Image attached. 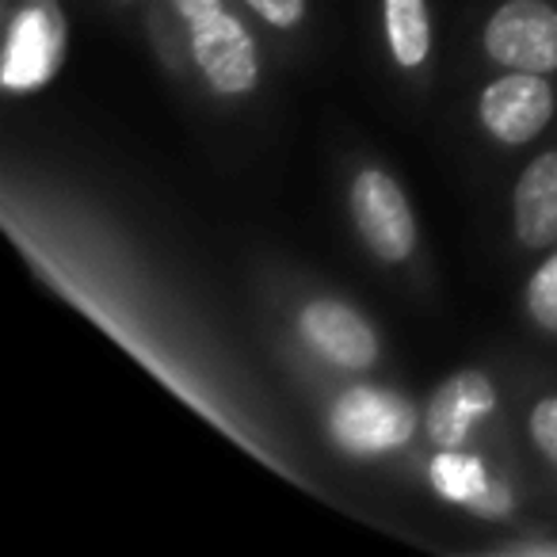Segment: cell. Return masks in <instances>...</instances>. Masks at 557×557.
Here are the masks:
<instances>
[{"label": "cell", "mask_w": 557, "mask_h": 557, "mask_svg": "<svg viewBox=\"0 0 557 557\" xmlns=\"http://www.w3.org/2000/svg\"><path fill=\"white\" fill-rule=\"evenodd\" d=\"M496 405H500V389H496L493 374L481 367H462V371H450L420 405L424 412L420 432L432 443V450L470 447L478 428L496 412Z\"/></svg>", "instance_id": "obj_7"}, {"label": "cell", "mask_w": 557, "mask_h": 557, "mask_svg": "<svg viewBox=\"0 0 557 557\" xmlns=\"http://www.w3.org/2000/svg\"><path fill=\"white\" fill-rule=\"evenodd\" d=\"M424 428L409 394L379 382H348L325 405V435L351 462H382L405 450Z\"/></svg>", "instance_id": "obj_1"}, {"label": "cell", "mask_w": 557, "mask_h": 557, "mask_svg": "<svg viewBox=\"0 0 557 557\" xmlns=\"http://www.w3.org/2000/svg\"><path fill=\"white\" fill-rule=\"evenodd\" d=\"M295 336L318 363L341 374H367L382 359V336L367 313L336 295H310L295 310Z\"/></svg>", "instance_id": "obj_4"}, {"label": "cell", "mask_w": 557, "mask_h": 557, "mask_svg": "<svg viewBox=\"0 0 557 557\" xmlns=\"http://www.w3.org/2000/svg\"><path fill=\"white\" fill-rule=\"evenodd\" d=\"M527 440L539 458L557 470V394H542L527 412Z\"/></svg>", "instance_id": "obj_13"}, {"label": "cell", "mask_w": 557, "mask_h": 557, "mask_svg": "<svg viewBox=\"0 0 557 557\" xmlns=\"http://www.w3.org/2000/svg\"><path fill=\"white\" fill-rule=\"evenodd\" d=\"M428 485H432V493L440 500L458 504L466 511H478L485 519H504L516 508L508 481L496 478L485 466V458L473 455L470 447L435 450L428 458Z\"/></svg>", "instance_id": "obj_9"}, {"label": "cell", "mask_w": 557, "mask_h": 557, "mask_svg": "<svg viewBox=\"0 0 557 557\" xmlns=\"http://www.w3.org/2000/svg\"><path fill=\"white\" fill-rule=\"evenodd\" d=\"M230 0H169V9H172V20L180 24V32H184L191 20H199V16H207V12H218V9H225Z\"/></svg>", "instance_id": "obj_15"}, {"label": "cell", "mask_w": 557, "mask_h": 557, "mask_svg": "<svg viewBox=\"0 0 557 557\" xmlns=\"http://www.w3.org/2000/svg\"><path fill=\"white\" fill-rule=\"evenodd\" d=\"M348 218L359 245L386 268H401L420 248V222L405 184L382 164H359L348 184Z\"/></svg>", "instance_id": "obj_3"}, {"label": "cell", "mask_w": 557, "mask_h": 557, "mask_svg": "<svg viewBox=\"0 0 557 557\" xmlns=\"http://www.w3.org/2000/svg\"><path fill=\"white\" fill-rule=\"evenodd\" d=\"M184 50L191 73L202 81L214 100L240 103L252 100L256 88L263 81V58H260V39L245 24L240 12H233L230 4L207 16L191 20L184 27Z\"/></svg>", "instance_id": "obj_2"}, {"label": "cell", "mask_w": 557, "mask_h": 557, "mask_svg": "<svg viewBox=\"0 0 557 557\" xmlns=\"http://www.w3.org/2000/svg\"><path fill=\"white\" fill-rule=\"evenodd\" d=\"M511 240L523 252L557 248V146L534 153L511 180Z\"/></svg>", "instance_id": "obj_10"}, {"label": "cell", "mask_w": 557, "mask_h": 557, "mask_svg": "<svg viewBox=\"0 0 557 557\" xmlns=\"http://www.w3.org/2000/svg\"><path fill=\"white\" fill-rule=\"evenodd\" d=\"M240 4L248 9V16L278 35H295L310 16V0H240Z\"/></svg>", "instance_id": "obj_14"}, {"label": "cell", "mask_w": 557, "mask_h": 557, "mask_svg": "<svg viewBox=\"0 0 557 557\" xmlns=\"http://www.w3.org/2000/svg\"><path fill=\"white\" fill-rule=\"evenodd\" d=\"M481 54L496 70L557 73V4L554 0H500L481 24Z\"/></svg>", "instance_id": "obj_6"}, {"label": "cell", "mask_w": 557, "mask_h": 557, "mask_svg": "<svg viewBox=\"0 0 557 557\" xmlns=\"http://www.w3.org/2000/svg\"><path fill=\"white\" fill-rule=\"evenodd\" d=\"M473 115L488 141L500 149H519L539 141L557 115V88L546 73L504 70L485 81L473 100Z\"/></svg>", "instance_id": "obj_5"}, {"label": "cell", "mask_w": 557, "mask_h": 557, "mask_svg": "<svg viewBox=\"0 0 557 557\" xmlns=\"http://www.w3.org/2000/svg\"><path fill=\"white\" fill-rule=\"evenodd\" d=\"M65 62V16L54 0H27L9 20V47H4V88L12 96L35 92Z\"/></svg>", "instance_id": "obj_8"}, {"label": "cell", "mask_w": 557, "mask_h": 557, "mask_svg": "<svg viewBox=\"0 0 557 557\" xmlns=\"http://www.w3.org/2000/svg\"><path fill=\"white\" fill-rule=\"evenodd\" d=\"M382 42L394 70L424 73L435 54V20L428 0H382Z\"/></svg>", "instance_id": "obj_11"}, {"label": "cell", "mask_w": 557, "mask_h": 557, "mask_svg": "<svg viewBox=\"0 0 557 557\" xmlns=\"http://www.w3.org/2000/svg\"><path fill=\"white\" fill-rule=\"evenodd\" d=\"M523 313L542 336L557 341V248H549L534 271L527 275L523 287Z\"/></svg>", "instance_id": "obj_12"}, {"label": "cell", "mask_w": 557, "mask_h": 557, "mask_svg": "<svg viewBox=\"0 0 557 557\" xmlns=\"http://www.w3.org/2000/svg\"><path fill=\"white\" fill-rule=\"evenodd\" d=\"M126 4H153V0H126Z\"/></svg>", "instance_id": "obj_16"}]
</instances>
